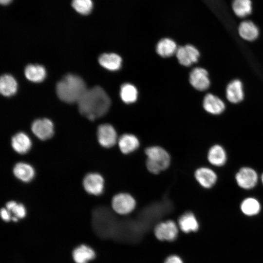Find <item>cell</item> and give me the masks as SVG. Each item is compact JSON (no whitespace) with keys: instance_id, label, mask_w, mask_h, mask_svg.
Masks as SVG:
<instances>
[{"instance_id":"6da1fadb","label":"cell","mask_w":263,"mask_h":263,"mask_svg":"<svg viewBox=\"0 0 263 263\" xmlns=\"http://www.w3.org/2000/svg\"><path fill=\"white\" fill-rule=\"evenodd\" d=\"M77 103L80 113L93 121L108 112L111 100L102 88L97 86L87 89Z\"/></svg>"},{"instance_id":"7a4b0ae2","label":"cell","mask_w":263,"mask_h":263,"mask_svg":"<svg viewBox=\"0 0 263 263\" xmlns=\"http://www.w3.org/2000/svg\"><path fill=\"white\" fill-rule=\"evenodd\" d=\"M87 90L83 80L79 76L68 74L56 85V92L59 98L68 103L77 102Z\"/></svg>"},{"instance_id":"3957f363","label":"cell","mask_w":263,"mask_h":263,"mask_svg":"<svg viewBox=\"0 0 263 263\" xmlns=\"http://www.w3.org/2000/svg\"><path fill=\"white\" fill-rule=\"evenodd\" d=\"M114 219L110 211L106 207H97L92 212V225L94 232L101 238L113 235Z\"/></svg>"},{"instance_id":"277c9868","label":"cell","mask_w":263,"mask_h":263,"mask_svg":"<svg viewBox=\"0 0 263 263\" xmlns=\"http://www.w3.org/2000/svg\"><path fill=\"white\" fill-rule=\"evenodd\" d=\"M147 156L146 167L152 173L157 174L167 169L170 162L168 152L159 146H152L145 150Z\"/></svg>"},{"instance_id":"5b68a950","label":"cell","mask_w":263,"mask_h":263,"mask_svg":"<svg viewBox=\"0 0 263 263\" xmlns=\"http://www.w3.org/2000/svg\"><path fill=\"white\" fill-rule=\"evenodd\" d=\"M136 202L134 198L126 193H120L113 196L112 206L113 210L120 215H126L135 208Z\"/></svg>"},{"instance_id":"8992f818","label":"cell","mask_w":263,"mask_h":263,"mask_svg":"<svg viewBox=\"0 0 263 263\" xmlns=\"http://www.w3.org/2000/svg\"><path fill=\"white\" fill-rule=\"evenodd\" d=\"M235 180L240 188L250 189L257 185L258 180V174L252 168L247 167H243L236 174Z\"/></svg>"},{"instance_id":"52a82bcc","label":"cell","mask_w":263,"mask_h":263,"mask_svg":"<svg viewBox=\"0 0 263 263\" xmlns=\"http://www.w3.org/2000/svg\"><path fill=\"white\" fill-rule=\"evenodd\" d=\"M178 229L176 224L172 220L158 224L154 228V234L159 240L172 241L178 236Z\"/></svg>"},{"instance_id":"ba28073f","label":"cell","mask_w":263,"mask_h":263,"mask_svg":"<svg viewBox=\"0 0 263 263\" xmlns=\"http://www.w3.org/2000/svg\"><path fill=\"white\" fill-rule=\"evenodd\" d=\"M97 136L99 144L105 148L112 147L118 141L115 130L109 124H101L98 127Z\"/></svg>"},{"instance_id":"9c48e42d","label":"cell","mask_w":263,"mask_h":263,"mask_svg":"<svg viewBox=\"0 0 263 263\" xmlns=\"http://www.w3.org/2000/svg\"><path fill=\"white\" fill-rule=\"evenodd\" d=\"M83 186L88 193L99 195L104 190V180L103 177L97 173H89L84 177Z\"/></svg>"},{"instance_id":"30bf717a","label":"cell","mask_w":263,"mask_h":263,"mask_svg":"<svg viewBox=\"0 0 263 263\" xmlns=\"http://www.w3.org/2000/svg\"><path fill=\"white\" fill-rule=\"evenodd\" d=\"M31 129L33 133L42 140L50 138L54 132L53 123L47 118L35 120L32 124Z\"/></svg>"},{"instance_id":"8fae6325","label":"cell","mask_w":263,"mask_h":263,"mask_svg":"<svg viewBox=\"0 0 263 263\" xmlns=\"http://www.w3.org/2000/svg\"><path fill=\"white\" fill-rule=\"evenodd\" d=\"M175 54L179 62L185 66H189L196 62L200 56L199 51L190 44L178 48Z\"/></svg>"},{"instance_id":"7c38bea8","label":"cell","mask_w":263,"mask_h":263,"mask_svg":"<svg viewBox=\"0 0 263 263\" xmlns=\"http://www.w3.org/2000/svg\"><path fill=\"white\" fill-rule=\"evenodd\" d=\"M190 84L198 91H205L208 88L210 81L208 73L202 68H195L189 75Z\"/></svg>"},{"instance_id":"4fadbf2b","label":"cell","mask_w":263,"mask_h":263,"mask_svg":"<svg viewBox=\"0 0 263 263\" xmlns=\"http://www.w3.org/2000/svg\"><path fill=\"white\" fill-rule=\"evenodd\" d=\"M195 177L199 184L206 188H209L213 187L217 180L216 173L207 167L198 169L195 172Z\"/></svg>"},{"instance_id":"5bb4252c","label":"cell","mask_w":263,"mask_h":263,"mask_svg":"<svg viewBox=\"0 0 263 263\" xmlns=\"http://www.w3.org/2000/svg\"><path fill=\"white\" fill-rule=\"evenodd\" d=\"M11 145L16 152L23 154L27 153L31 149L32 142L27 134L23 132H19L12 137Z\"/></svg>"},{"instance_id":"9a60e30c","label":"cell","mask_w":263,"mask_h":263,"mask_svg":"<svg viewBox=\"0 0 263 263\" xmlns=\"http://www.w3.org/2000/svg\"><path fill=\"white\" fill-rule=\"evenodd\" d=\"M203 107L207 112L211 114H219L224 111L225 105L217 96L208 94L204 98Z\"/></svg>"},{"instance_id":"2e32d148","label":"cell","mask_w":263,"mask_h":263,"mask_svg":"<svg viewBox=\"0 0 263 263\" xmlns=\"http://www.w3.org/2000/svg\"><path fill=\"white\" fill-rule=\"evenodd\" d=\"M243 84L239 79L231 81L226 88V96L227 100L232 103H238L244 98Z\"/></svg>"},{"instance_id":"e0dca14e","label":"cell","mask_w":263,"mask_h":263,"mask_svg":"<svg viewBox=\"0 0 263 263\" xmlns=\"http://www.w3.org/2000/svg\"><path fill=\"white\" fill-rule=\"evenodd\" d=\"M118 144L120 150L122 153L129 154L134 151L139 147V141L134 135L125 133L119 138Z\"/></svg>"},{"instance_id":"ac0fdd59","label":"cell","mask_w":263,"mask_h":263,"mask_svg":"<svg viewBox=\"0 0 263 263\" xmlns=\"http://www.w3.org/2000/svg\"><path fill=\"white\" fill-rule=\"evenodd\" d=\"M98 62L100 65L105 69L111 71H115L120 68L122 59L116 54L104 53L99 56Z\"/></svg>"},{"instance_id":"d6986e66","label":"cell","mask_w":263,"mask_h":263,"mask_svg":"<svg viewBox=\"0 0 263 263\" xmlns=\"http://www.w3.org/2000/svg\"><path fill=\"white\" fill-rule=\"evenodd\" d=\"M207 159L213 166L220 167L224 165L226 161V152L223 147L219 145H215L209 150L207 153Z\"/></svg>"},{"instance_id":"ffe728a7","label":"cell","mask_w":263,"mask_h":263,"mask_svg":"<svg viewBox=\"0 0 263 263\" xmlns=\"http://www.w3.org/2000/svg\"><path fill=\"white\" fill-rule=\"evenodd\" d=\"M13 173L19 180L24 182H28L33 179L35 172L30 165L26 163L19 162L15 165Z\"/></svg>"},{"instance_id":"44dd1931","label":"cell","mask_w":263,"mask_h":263,"mask_svg":"<svg viewBox=\"0 0 263 263\" xmlns=\"http://www.w3.org/2000/svg\"><path fill=\"white\" fill-rule=\"evenodd\" d=\"M238 32L242 38L248 41L254 40L259 34L257 26L250 20L242 22L239 26Z\"/></svg>"},{"instance_id":"7402d4cb","label":"cell","mask_w":263,"mask_h":263,"mask_svg":"<svg viewBox=\"0 0 263 263\" xmlns=\"http://www.w3.org/2000/svg\"><path fill=\"white\" fill-rule=\"evenodd\" d=\"M24 74L29 80L36 83L42 81L46 76L45 68L39 64H29L25 68Z\"/></svg>"},{"instance_id":"603a6c76","label":"cell","mask_w":263,"mask_h":263,"mask_svg":"<svg viewBox=\"0 0 263 263\" xmlns=\"http://www.w3.org/2000/svg\"><path fill=\"white\" fill-rule=\"evenodd\" d=\"M178 224L181 230L186 233L196 231L199 228L197 220L191 212H187L182 215L179 218Z\"/></svg>"},{"instance_id":"cb8c5ba5","label":"cell","mask_w":263,"mask_h":263,"mask_svg":"<svg viewBox=\"0 0 263 263\" xmlns=\"http://www.w3.org/2000/svg\"><path fill=\"white\" fill-rule=\"evenodd\" d=\"M18 88L17 82L15 78L10 75H2L0 79V92L5 96L14 95Z\"/></svg>"},{"instance_id":"d4e9b609","label":"cell","mask_w":263,"mask_h":263,"mask_svg":"<svg viewBox=\"0 0 263 263\" xmlns=\"http://www.w3.org/2000/svg\"><path fill=\"white\" fill-rule=\"evenodd\" d=\"M94 250L86 245H81L74 249L73 257L76 263H87L94 258Z\"/></svg>"},{"instance_id":"484cf974","label":"cell","mask_w":263,"mask_h":263,"mask_svg":"<svg viewBox=\"0 0 263 263\" xmlns=\"http://www.w3.org/2000/svg\"><path fill=\"white\" fill-rule=\"evenodd\" d=\"M175 42L168 38H163L157 44V53L162 57H168L176 53L177 49Z\"/></svg>"},{"instance_id":"4316f807","label":"cell","mask_w":263,"mask_h":263,"mask_svg":"<svg viewBox=\"0 0 263 263\" xmlns=\"http://www.w3.org/2000/svg\"><path fill=\"white\" fill-rule=\"evenodd\" d=\"M232 7L235 14L239 18L249 15L252 10L251 0H233Z\"/></svg>"},{"instance_id":"83f0119b","label":"cell","mask_w":263,"mask_h":263,"mask_svg":"<svg viewBox=\"0 0 263 263\" xmlns=\"http://www.w3.org/2000/svg\"><path fill=\"white\" fill-rule=\"evenodd\" d=\"M241 209L243 213L247 216L257 214L261 210V205L256 199L248 197L244 199L241 204Z\"/></svg>"},{"instance_id":"f1b7e54d","label":"cell","mask_w":263,"mask_h":263,"mask_svg":"<svg viewBox=\"0 0 263 263\" xmlns=\"http://www.w3.org/2000/svg\"><path fill=\"white\" fill-rule=\"evenodd\" d=\"M120 95L122 101L127 104L134 102L137 97V90L130 83H125L121 86Z\"/></svg>"},{"instance_id":"f546056e","label":"cell","mask_w":263,"mask_h":263,"mask_svg":"<svg viewBox=\"0 0 263 263\" xmlns=\"http://www.w3.org/2000/svg\"><path fill=\"white\" fill-rule=\"evenodd\" d=\"M72 5L77 13L83 15L90 14L93 7L92 0H73Z\"/></svg>"},{"instance_id":"4dcf8cb0","label":"cell","mask_w":263,"mask_h":263,"mask_svg":"<svg viewBox=\"0 0 263 263\" xmlns=\"http://www.w3.org/2000/svg\"><path fill=\"white\" fill-rule=\"evenodd\" d=\"M6 208L14 215L13 217L18 218H23L26 214L25 207L21 204H18L14 201L8 202L6 204Z\"/></svg>"},{"instance_id":"1f68e13d","label":"cell","mask_w":263,"mask_h":263,"mask_svg":"<svg viewBox=\"0 0 263 263\" xmlns=\"http://www.w3.org/2000/svg\"><path fill=\"white\" fill-rule=\"evenodd\" d=\"M0 216L2 220L9 222L12 220V214L6 208H2L0 210Z\"/></svg>"},{"instance_id":"d6a6232c","label":"cell","mask_w":263,"mask_h":263,"mask_svg":"<svg viewBox=\"0 0 263 263\" xmlns=\"http://www.w3.org/2000/svg\"><path fill=\"white\" fill-rule=\"evenodd\" d=\"M164 263H183L181 258L177 255H172L169 256Z\"/></svg>"},{"instance_id":"836d02e7","label":"cell","mask_w":263,"mask_h":263,"mask_svg":"<svg viewBox=\"0 0 263 263\" xmlns=\"http://www.w3.org/2000/svg\"><path fill=\"white\" fill-rule=\"evenodd\" d=\"M12 0H0V3L2 5L8 4Z\"/></svg>"},{"instance_id":"e575fe53","label":"cell","mask_w":263,"mask_h":263,"mask_svg":"<svg viewBox=\"0 0 263 263\" xmlns=\"http://www.w3.org/2000/svg\"><path fill=\"white\" fill-rule=\"evenodd\" d=\"M261 179H262V183L263 184V173L262 175V176H261Z\"/></svg>"}]
</instances>
